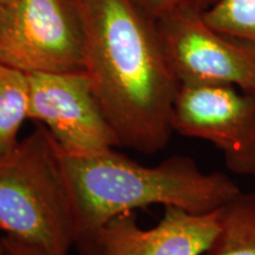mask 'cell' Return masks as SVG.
Segmentation results:
<instances>
[{
    "label": "cell",
    "mask_w": 255,
    "mask_h": 255,
    "mask_svg": "<svg viewBox=\"0 0 255 255\" xmlns=\"http://www.w3.org/2000/svg\"><path fill=\"white\" fill-rule=\"evenodd\" d=\"M85 33V71L120 146L144 155L170 141L180 83L156 21L136 0H73Z\"/></svg>",
    "instance_id": "obj_1"
},
{
    "label": "cell",
    "mask_w": 255,
    "mask_h": 255,
    "mask_svg": "<svg viewBox=\"0 0 255 255\" xmlns=\"http://www.w3.org/2000/svg\"><path fill=\"white\" fill-rule=\"evenodd\" d=\"M60 155L75 210L78 250L104 223L124 213L155 205L209 213L241 191L228 175L205 173L188 156L174 155L145 167L114 149L89 155L60 150Z\"/></svg>",
    "instance_id": "obj_2"
},
{
    "label": "cell",
    "mask_w": 255,
    "mask_h": 255,
    "mask_svg": "<svg viewBox=\"0 0 255 255\" xmlns=\"http://www.w3.org/2000/svg\"><path fill=\"white\" fill-rule=\"evenodd\" d=\"M0 231L46 255L76 246L75 210L60 149L38 126L0 156Z\"/></svg>",
    "instance_id": "obj_3"
},
{
    "label": "cell",
    "mask_w": 255,
    "mask_h": 255,
    "mask_svg": "<svg viewBox=\"0 0 255 255\" xmlns=\"http://www.w3.org/2000/svg\"><path fill=\"white\" fill-rule=\"evenodd\" d=\"M85 33L73 0H12L0 11V63L26 73L85 71Z\"/></svg>",
    "instance_id": "obj_4"
},
{
    "label": "cell",
    "mask_w": 255,
    "mask_h": 255,
    "mask_svg": "<svg viewBox=\"0 0 255 255\" xmlns=\"http://www.w3.org/2000/svg\"><path fill=\"white\" fill-rule=\"evenodd\" d=\"M173 131L215 145L234 174L255 177V95L229 84H183Z\"/></svg>",
    "instance_id": "obj_5"
},
{
    "label": "cell",
    "mask_w": 255,
    "mask_h": 255,
    "mask_svg": "<svg viewBox=\"0 0 255 255\" xmlns=\"http://www.w3.org/2000/svg\"><path fill=\"white\" fill-rule=\"evenodd\" d=\"M156 26L180 85L229 84L255 95L253 46L214 30L201 12H176L159 19Z\"/></svg>",
    "instance_id": "obj_6"
},
{
    "label": "cell",
    "mask_w": 255,
    "mask_h": 255,
    "mask_svg": "<svg viewBox=\"0 0 255 255\" xmlns=\"http://www.w3.org/2000/svg\"><path fill=\"white\" fill-rule=\"evenodd\" d=\"M27 78L28 120L45 127L63 152L89 155L120 145L87 71Z\"/></svg>",
    "instance_id": "obj_7"
},
{
    "label": "cell",
    "mask_w": 255,
    "mask_h": 255,
    "mask_svg": "<svg viewBox=\"0 0 255 255\" xmlns=\"http://www.w3.org/2000/svg\"><path fill=\"white\" fill-rule=\"evenodd\" d=\"M222 208L197 214L168 206L157 225L148 229L137 225L133 213H124L104 223L79 252L82 255H202L221 229Z\"/></svg>",
    "instance_id": "obj_8"
},
{
    "label": "cell",
    "mask_w": 255,
    "mask_h": 255,
    "mask_svg": "<svg viewBox=\"0 0 255 255\" xmlns=\"http://www.w3.org/2000/svg\"><path fill=\"white\" fill-rule=\"evenodd\" d=\"M202 255H255V193L240 191L223 206L221 229Z\"/></svg>",
    "instance_id": "obj_9"
},
{
    "label": "cell",
    "mask_w": 255,
    "mask_h": 255,
    "mask_svg": "<svg viewBox=\"0 0 255 255\" xmlns=\"http://www.w3.org/2000/svg\"><path fill=\"white\" fill-rule=\"evenodd\" d=\"M28 120L26 73L0 63V156L19 142V131Z\"/></svg>",
    "instance_id": "obj_10"
},
{
    "label": "cell",
    "mask_w": 255,
    "mask_h": 255,
    "mask_svg": "<svg viewBox=\"0 0 255 255\" xmlns=\"http://www.w3.org/2000/svg\"><path fill=\"white\" fill-rule=\"evenodd\" d=\"M203 18L220 33L255 49V0H219Z\"/></svg>",
    "instance_id": "obj_11"
},
{
    "label": "cell",
    "mask_w": 255,
    "mask_h": 255,
    "mask_svg": "<svg viewBox=\"0 0 255 255\" xmlns=\"http://www.w3.org/2000/svg\"><path fill=\"white\" fill-rule=\"evenodd\" d=\"M141 7L155 21L169 14L183 11H208L219 0H136Z\"/></svg>",
    "instance_id": "obj_12"
},
{
    "label": "cell",
    "mask_w": 255,
    "mask_h": 255,
    "mask_svg": "<svg viewBox=\"0 0 255 255\" xmlns=\"http://www.w3.org/2000/svg\"><path fill=\"white\" fill-rule=\"evenodd\" d=\"M1 245L4 248L5 255H46L38 248L23 242L17 239L5 235L1 239Z\"/></svg>",
    "instance_id": "obj_13"
},
{
    "label": "cell",
    "mask_w": 255,
    "mask_h": 255,
    "mask_svg": "<svg viewBox=\"0 0 255 255\" xmlns=\"http://www.w3.org/2000/svg\"><path fill=\"white\" fill-rule=\"evenodd\" d=\"M11 1H12V0H0V11H1V9L4 8L5 6H7Z\"/></svg>",
    "instance_id": "obj_14"
},
{
    "label": "cell",
    "mask_w": 255,
    "mask_h": 255,
    "mask_svg": "<svg viewBox=\"0 0 255 255\" xmlns=\"http://www.w3.org/2000/svg\"><path fill=\"white\" fill-rule=\"evenodd\" d=\"M0 255H5L4 248H2V245H1V241H0Z\"/></svg>",
    "instance_id": "obj_15"
}]
</instances>
